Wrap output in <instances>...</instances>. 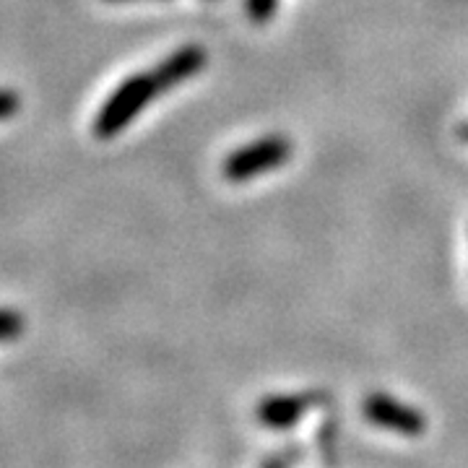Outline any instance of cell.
I'll use <instances>...</instances> for the list:
<instances>
[{
	"label": "cell",
	"mask_w": 468,
	"mask_h": 468,
	"mask_svg": "<svg viewBox=\"0 0 468 468\" xmlns=\"http://www.w3.org/2000/svg\"><path fill=\"white\" fill-rule=\"evenodd\" d=\"M162 86L156 81V73H141L117 86L115 91L101 104L100 115L94 120V135L101 141L115 138L120 131H125L135 117L141 115L151 101L162 97Z\"/></svg>",
	"instance_id": "obj_1"
},
{
	"label": "cell",
	"mask_w": 468,
	"mask_h": 468,
	"mask_svg": "<svg viewBox=\"0 0 468 468\" xmlns=\"http://www.w3.org/2000/svg\"><path fill=\"white\" fill-rule=\"evenodd\" d=\"M292 156V141L286 135H266L261 141H252L242 149L232 151L224 159V177L229 183H248L252 177L282 167Z\"/></svg>",
	"instance_id": "obj_2"
},
{
	"label": "cell",
	"mask_w": 468,
	"mask_h": 468,
	"mask_svg": "<svg viewBox=\"0 0 468 468\" xmlns=\"http://www.w3.org/2000/svg\"><path fill=\"white\" fill-rule=\"evenodd\" d=\"M365 417L388 432H396L403 437H419L427 430V421L419 414L414 406L401 403L393 396H385V393H372L367 401H365Z\"/></svg>",
	"instance_id": "obj_3"
},
{
	"label": "cell",
	"mask_w": 468,
	"mask_h": 468,
	"mask_svg": "<svg viewBox=\"0 0 468 468\" xmlns=\"http://www.w3.org/2000/svg\"><path fill=\"white\" fill-rule=\"evenodd\" d=\"M208 63V52L201 45H185L180 50H175L169 58H165L159 66L154 68L156 81L162 86V91H169L175 86L185 84L187 79L198 76Z\"/></svg>",
	"instance_id": "obj_4"
},
{
	"label": "cell",
	"mask_w": 468,
	"mask_h": 468,
	"mask_svg": "<svg viewBox=\"0 0 468 468\" xmlns=\"http://www.w3.org/2000/svg\"><path fill=\"white\" fill-rule=\"evenodd\" d=\"M315 401V396H268L258 403V421H263L268 430H289L297 424Z\"/></svg>",
	"instance_id": "obj_5"
},
{
	"label": "cell",
	"mask_w": 468,
	"mask_h": 468,
	"mask_svg": "<svg viewBox=\"0 0 468 468\" xmlns=\"http://www.w3.org/2000/svg\"><path fill=\"white\" fill-rule=\"evenodd\" d=\"M24 334V315L16 310L0 307V341H14Z\"/></svg>",
	"instance_id": "obj_6"
},
{
	"label": "cell",
	"mask_w": 468,
	"mask_h": 468,
	"mask_svg": "<svg viewBox=\"0 0 468 468\" xmlns=\"http://www.w3.org/2000/svg\"><path fill=\"white\" fill-rule=\"evenodd\" d=\"M276 5L279 0H248V16L255 24H266L268 18L276 14Z\"/></svg>",
	"instance_id": "obj_7"
},
{
	"label": "cell",
	"mask_w": 468,
	"mask_h": 468,
	"mask_svg": "<svg viewBox=\"0 0 468 468\" xmlns=\"http://www.w3.org/2000/svg\"><path fill=\"white\" fill-rule=\"evenodd\" d=\"M21 107V97L14 89H0V120L14 117Z\"/></svg>",
	"instance_id": "obj_8"
},
{
	"label": "cell",
	"mask_w": 468,
	"mask_h": 468,
	"mask_svg": "<svg viewBox=\"0 0 468 468\" xmlns=\"http://www.w3.org/2000/svg\"><path fill=\"white\" fill-rule=\"evenodd\" d=\"M461 138H463V141H468V125H463V128H461Z\"/></svg>",
	"instance_id": "obj_9"
},
{
	"label": "cell",
	"mask_w": 468,
	"mask_h": 468,
	"mask_svg": "<svg viewBox=\"0 0 468 468\" xmlns=\"http://www.w3.org/2000/svg\"><path fill=\"white\" fill-rule=\"evenodd\" d=\"M271 468H279V466H271Z\"/></svg>",
	"instance_id": "obj_10"
}]
</instances>
